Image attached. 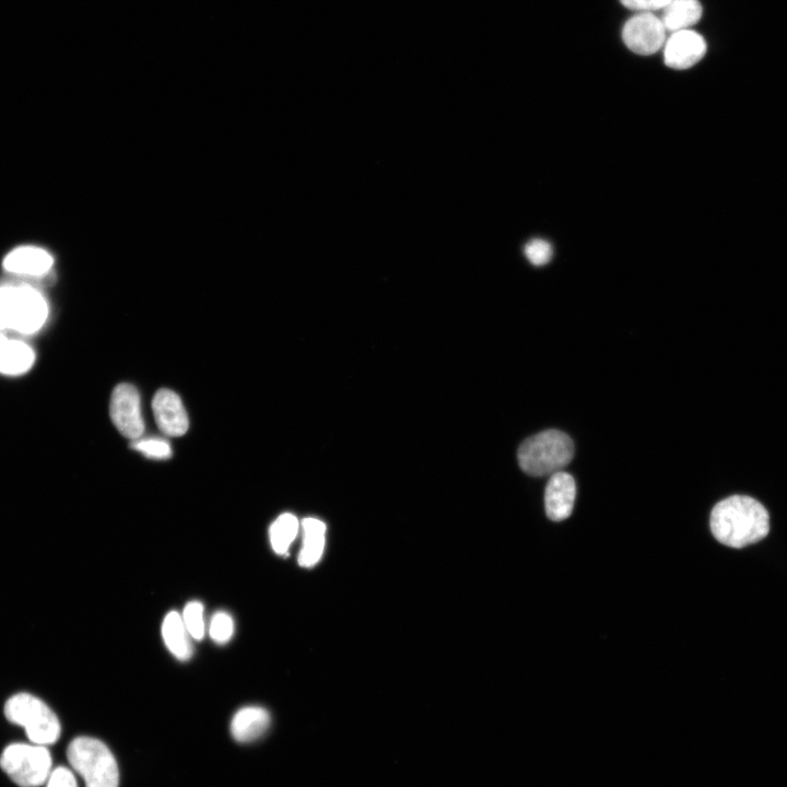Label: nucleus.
<instances>
[{
	"mask_svg": "<svg viewBox=\"0 0 787 787\" xmlns=\"http://www.w3.org/2000/svg\"><path fill=\"white\" fill-rule=\"evenodd\" d=\"M709 526L715 539L741 549L764 539L770 531V515L755 498L732 495L718 502L710 513Z\"/></svg>",
	"mask_w": 787,
	"mask_h": 787,
	"instance_id": "f257e3e1",
	"label": "nucleus"
},
{
	"mask_svg": "<svg viewBox=\"0 0 787 787\" xmlns=\"http://www.w3.org/2000/svg\"><path fill=\"white\" fill-rule=\"evenodd\" d=\"M574 456L571 437L557 430H547L530 436L518 448L520 468L532 477L552 475L562 471Z\"/></svg>",
	"mask_w": 787,
	"mask_h": 787,
	"instance_id": "f03ea898",
	"label": "nucleus"
},
{
	"mask_svg": "<svg viewBox=\"0 0 787 787\" xmlns=\"http://www.w3.org/2000/svg\"><path fill=\"white\" fill-rule=\"evenodd\" d=\"M47 316L46 299L34 287L0 286V331L34 333L43 327Z\"/></svg>",
	"mask_w": 787,
	"mask_h": 787,
	"instance_id": "7ed1b4c3",
	"label": "nucleus"
},
{
	"mask_svg": "<svg viewBox=\"0 0 787 787\" xmlns=\"http://www.w3.org/2000/svg\"><path fill=\"white\" fill-rule=\"evenodd\" d=\"M72 768L79 773L85 787H118L117 762L105 743L91 737L73 739L67 749Z\"/></svg>",
	"mask_w": 787,
	"mask_h": 787,
	"instance_id": "20e7f679",
	"label": "nucleus"
},
{
	"mask_svg": "<svg viewBox=\"0 0 787 787\" xmlns=\"http://www.w3.org/2000/svg\"><path fill=\"white\" fill-rule=\"evenodd\" d=\"M7 719L24 728L32 743L48 745L55 743L61 731L56 714L38 697L28 693L11 696L4 705Z\"/></svg>",
	"mask_w": 787,
	"mask_h": 787,
	"instance_id": "39448f33",
	"label": "nucleus"
},
{
	"mask_svg": "<svg viewBox=\"0 0 787 787\" xmlns=\"http://www.w3.org/2000/svg\"><path fill=\"white\" fill-rule=\"evenodd\" d=\"M51 755L46 745L13 743L1 756L0 766L21 787H38L45 784L51 773Z\"/></svg>",
	"mask_w": 787,
	"mask_h": 787,
	"instance_id": "423d86ee",
	"label": "nucleus"
},
{
	"mask_svg": "<svg viewBox=\"0 0 787 787\" xmlns=\"http://www.w3.org/2000/svg\"><path fill=\"white\" fill-rule=\"evenodd\" d=\"M622 38L633 52L653 55L665 45L666 28L654 13L639 12L625 22Z\"/></svg>",
	"mask_w": 787,
	"mask_h": 787,
	"instance_id": "0eeeda50",
	"label": "nucleus"
},
{
	"mask_svg": "<svg viewBox=\"0 0 787 787\" xmlns=\"http://www.w3.org/2000/svg\"><path fill=\"white\" fill-rule=\"evenodd\" d=\"M109 413L117 430L127 438H140L144 432L140 397L134 386L119 384L111 393Z\"/></svg>",
	"mask_w": 787,
	"mask_h": 787,
	"instance_id": "6e6552de",
	"label": "nucleus"
},
{
	"mask_svg": "<svg viewBox=\"0 0 787 787\" xmlns=\"http://www.w3.org/2000/svg\"><path fill=\"white\" fill-rule=\"evenodd\" d=\"M706 49V42L697 32L690 28L678 31L666 39L663 60L669 68L684 70L697 63Z\"/></svg>",
	"mask_w": 787,
	"mask_h": 787,
	"instance_id": "1a4fd4ad",
	"label": "nucleus"
},
{
	"mask_svg": "<svg viewBox=\"0 0 787 787\" xmlns=\"http://www.w3.org/2000/svg\"><path fill=\"white\" fill-rule=\"evenodd\" d=\"M152 410L158 428L167 436L178 437L188 430V416L177 393L160 389L153 397Z\"/></svg>",
	"mask_w": 787,
	"mask_h": 787,
	"instance_id": "9d476101",
	"label": "nucleus"
},
{
	"mask_svg": "<svg viewBox=\"0 0 787 787\" xmlns=\"http://www.w3.org/2000/svg\"><path fill=\"white\" fill-rule=\"evenodd\" d=\"M576 497L574 478L564 471L553 473L545 488L544 506L547 516L561 521L571 516Z\"/></svg>",
	"mask_w": 787,
	"mask_h": 787,
	"instance_id": "9b49d317",
	"label": "nucleus"
},
{
	"mask_svg": "<svg viewBox=\"0 0 787 787\" xmlns=\"http://www.w3.org/2000/svg\"><path fill=\"white\" fill-rule=\"evenodd\" d=\"M52 262V257L43 248L23 246L5 256L3 267L13 273L38 277L46 274Z\"/></svg>",
	"mask_w": 787,
	"mask_h": 787,
	"instance_id": "f8f14e48",
	"label": "nucleus"
},
{
	"mask_svg": "<svg viewBox=\"0 0 787 787\" xmlns=\"http://www.w3.org/2000/svg\"><path fill=\"white\" fill-rule=\"evenodd\" d=\"M269 725L270 715L267 709L259 706H246L234 715L231 721V733L236 741L246 743L261 737Z\"/></svg>",
	"mask_w": 787,
	"mask_h": 787,
	"instance_id": "ddd939ff",
	"label": "nucleus"
},
{
	"mask_svg": "<svg viewBox=\"0 0 787 787\" xmlns=\"http://www.w3.org/2000/svg\"><path fill=\"white\" fill-rule=\"evenodd\" d=\"M33 349L22 340L0 334V373L20 375L27 372L34 364Z\"/></svg>",
	"mask_w": 787,
	"mask_h": 787,
	"instance_id": "4468645a",
	"label": "nucleus"
},
{
	"mask_svg": "<svg viewBox=\"0 0 787 787\" xmlns=\"http://www.w3.org/2000/svg\"><path fill=\"white\" fill-rule=\"evenodd\" d=\"M162 636L168 650L178 660H188L193 651L191 636L177 611L166 614L162 623Z\"/></svg>",
	"mask_w": 787,
	"mask_h": 787,
	"instance_id": "2eb2a0df",
	"label": "nucleus"
},
{
	"mask_svg": "<svg viewBox=\"0 0 787 787\" xmlns=\"http://www.w3.org/2000/svg\"><path fill=\"white\" fill-rule=\"evenodd\" d=\"M303 541L298 555V564L303 567L314 566L321 557L325 548L326 525L324 521L307 517L301 524Z\"/></svg>",
	"mask_w": 787,
	"mask_h": 787,
	"instance_id": "dca6fc26",
	"label": "nucleus"
},
{
	"mask_svg": "<svg viewBox=\"0 0 787 787\" xmlns=\"http://www.w3.org/2000/svg\"><path fill=\"white\" fill-rule=\"evenodd\" d=\"M703 9L698 0H671L662 10L661 21L671 33L689 30L702 17Z\"/></svg>",
	"mask_w": 787,
	"mask_h": 787,
	"instance_id": "f3484780",
	"label": "nucleus"
},
{
	"mask_svg": "<svg viewBox=\"0 0 787 787\" xmlns=\"http://www.w3.org/2000/svg\"><path fill=\"white\" fill-rule=\"evenodd\" d=\"M299 530L297 518L291 513L281 514L270 526L269 539L277 554H285Z\"/></svg>",
	"mask_w": 787,
	"mask_h": 787,
	"instance_id": "a211bd4d",
	"label": "nucleus"
},
{
	"mask_svg": "<svg viewBox=\"0 0 787 787\" xmlns=\"http://www.w3.org/2000/svg\"><path fill=\"white\" fill-rule=\"evenodd\" d=\"M180 615L190 636L196 641L202 639L205 632L203 604L199 601H190Z\"/></svg>",
	"mask_w": 787,
	"mask_h": 787,
	"instance_id": "6ab92c4d",
	"label": "nucleus"
},
{
	"mask_svg": "<svg viewBox=\"0 0 787 787\" xmlns=\"http://www.w3.org/2000/svg\"><path fill=\"white\" fill-rule=\"evenodd\" d=\"M234 633L232 616L224 611L215 612L210 621L209 635L216 644L227 643Z\"/></svg>",
	"mask_w": 787,
	"mask_h": 787,
	"instance_id": "aec40b11",
	"label": "nucleus"
},
{
	"mask_svg": "<svg viewBox=\"0 0 787 787\" xmlns=\"http://www.w3.org/2000/svg\"><path fill=\"white\" fill-rule=\"evenodd\" d=\"M131 446L133 449L152 459H167L172 456L168 442L162 438H137Z\"/></svg>",
	"mask_w": 787,
	"mask_h": 787,
	"instance_id": "412c9836",
	"label": "nucleus"
},
{
	"mask_svg": "<svg viewBox=\"0 0 787 787\" xmlns=\"http://www.w3.org/2000/svg\"><path fill=\"white\" fill-rule=\"evenodd\" d=\"M527 259L535 266H543L552 258V247L544 239H532L525 246Z\"/></svg>",
	"mask_w": 787,
	"mask_h": 787,
	"instance_id": "4be33fe9",
	"label": "nucleus"
},
{
	"mask_svg": "<svg viewBox=\"0 0 787 787\" xmlns=\"http://www.w3.org/2000/svg\"><path fill=\"white\" fill-rule=\"evenodd\" d=\"M46 787H78L73 773L63 766L51 771Z\"/></svg>",
	"mask_w": 787,
	"mask_h": 787,
	"instance_id": "5701e85b",
	"label": "nucleus"
},
{
	"mask_svg": "<svg viewBox=\"0 0 787 787\" xmlns=\"http://www.w3.org/2000/svg\"><path fill=\"white\" fill-rule=\"evenodd\" d=\"M621 3L639 12L663 10L671 0H620Z\"/></svg>",
	"mask_w": 787,
	"mask_h": 787,
	"instance_id": "b1692460",
	"label": "nucleus"
}]
</instances>
